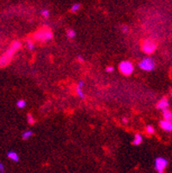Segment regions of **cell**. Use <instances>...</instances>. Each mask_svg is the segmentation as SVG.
Instances as JSON below:
<instances>
[{
	"instance_id": "obj_26",
	"label": "cell",
	"mask_w": 172,
	"mask_h": 173,
	"mask_svg": "<svg viewBox=\"0 0 172 173\" xmlns=\"http://www.w3.org/2000/svg\"><path fill=\"white\" fill-rule=\"evenodd\" d=\"M171 94H172V91H171Z\"/></svg>"
},
{
	"instance_id": "obj_8",
	"label": "cell",
	"mask_w": 172,
	"mask_h": 173,
	"mask_svg": "<svg viewBox=\"0 0 172 173\" xmlns=\"http://www.w3.org/2000/svg\"><path fill=\"white\" fill-rule=\"evenodd\" d=\"M169 106H170V102H169L167 97H165V96L163 97L162 99L159 100L158 103L157 104V108H158V109H161V110L168 108Z\"/></svg>"
},
{
	"instance_id": "obj_17",
	"label": "cell",
	"mask_w": 172,
	"mask_h": 173,
	"mask_svg": "<svg viewBox=\"0 0 172 173\" xmlns=\"http://www.w3.org/2000/svg\"><path fill=\"white\" fill-rule=\"evenodd\" d=\"M27 46H28V48H29V50L30 51H33L34 48V44L33 42V41H31V40H28L27 41Z\"/></svg>"
},
{
	"instance_id": "obj_7",
	"label": "cell",
	"mask_w": 172,
	"mask_h": 173,
	"mask_svg": "<svg viewBox=\"0 0 172 173\" xmlns=\"http://www.w3.org/2000/svg\"><path fill=\"white\" fill-rule=\"evenodd\" d=\"M160 128L166 132H171L172 131V121H166V120H162L159 122Z\"/></svg>"
},
{
	"instance_id": "obj_18",
	"label": "cell",
	"mask_w": 172,
	"mask_h": 173,
	"mask_svg": "<svg viewBox=\"0 0 172 173\" xmlns=\"http://www.w3.org/2000/svg\"><path fill=\"white\" fill-rule=\"evenodd\" d=\"M146 133H147V134H154L155 129H154V128H153L152 126L149 125V126H147V127H146Z\"/></svg>"
},
{
	"instance_id": "obj_9",
	"label": "cell",
	"mask_w": 172,
	"mask_h": 173,
	"mask_svg": "<svg viewBox=\"0 0 172 173\" xmlns=\"http://www.w3.org/2000/svg\"><path fill=\"white\" fill-rule=\"evenodd\" d=\"M163 117L164 120L166 121H172V112L169 110L168 108H165L163 110Z\"/></svg>"
},
{
	"instance_id": "obj_19",
	"label": "cell",
	"mask_w": 172,
	"mask_h": 173,
	"mask_svg": "<svg viewBox=\"0 0 172 173\" xmlns=\"http://www.w3.org/2000/svg\"><path fill=\"white\" fill-rule=\"evenodd\" d=\"M41 16H42L43 18H49V16H50V12H49V10H42L41 11Z\"/></svg>"
},
{
	"instance_id": "obj_15",
	"label": "cell",
	"mask_w": 172,
	"mask_h": 173,
	"mask_svg": "<svg viewBox=\"0 0 172 173\" xmlns=\"http://www.w3.org/2000/svg\"><path fill=\"white\" fill-rule=\"evenodd\" d=\"M66 35H67L68 38L72 39V38H74L76 36V32H75V30H73V29H69L66 32Z\"/></svg>"
},
{
	"instance_id": "obj_6",
	"label": "cell",
	"mask_w": 172,
	"mask_h": 173,
	"mask_svg": "<svg viewBox=\"0 0 172 173\" xmlns=\"http://www.w3.org/2000/svg\"><path fill=\"white\" fill-rule=\"evenodd\" d=\"M168 160L163 157H158L154 161V169L156 171L159 173L163 172L164 169L167 167Z\"/></svg>"
},
{
	"instance_id": "obj_21",
	"label": "cell",
	"mask_w": 172,
	"mask_h": 173,
	"mask_svg": "<svg viewBox=\"0 0 172 173\" xmlns=\"http://www.w3.org/2000/svg\"><path fill=\"white\" fill-rule=\"evenodd\" d=\"M106 72H107V73H112V72H114V67L111 66V65L107 66V68H106Z\"/></svg>"
},
{
	"instance_id": "obj_2",
	"label": "cell",
	"mask_w": 172,
	"mask_h": 173,
	"mask_svg": "<svg viewBox=\"0 0 172 173\" xmlns=\"http://www.w3.org/2000/svg\"><path fill=\"white\" fill-rule=\"evenodd\" d=\"M53 38L52 31L47 28H42L38 31H36L34 35V39L38 41H48Z\"/></svg>"
},
{
	"instance_id": "obj_10",
	"label": "cell",
	"mask_w": 172,
	"mask_h": 173,
	"mask_svg": "<svg viewBox=\"0 0 172 173\" xmlns=\"http://www.w3.org/2000/svg\"><path fill=\"white\" fill-rule=\"evenodd\" d=\"M7 156H8V158L10 159L13 160L14 162H18L19 159H19V155L17 154L16 151H9L8 153H7Z\"/></svg>"
},
{
	"instance_id": "obj_12",
	"label": "cell",
	"mask_w": 172,
	"mask_h": 173,
	"mask_svg": "<svg viewBox=\"0 0 172 173\" xmlns=\"http://www.w3.org/2000/svg\"><path fill=\"white\" fill-rule=\"evenodd\" d=\"M32 135H33V132L30 131V130H27V131H24V132L22 133V140H29Z\"/></svg>"
},
{
	"instance_id": "obj_25",
	"label": "cell",
	"mask_w": 172,
	"mask_h": 173,
	"mask_svg": "<svg viewBox=\"0 0 172 173\" xmlns=\"http://www.w3.org/2000/svg\"><path fill=\"white\" fill-rule=\"evenodd\" d=\"M122 121H123L124 123H127V122H128V119H127V117H123V120H122Z\"/></svg>"
},
{
	"instance_id": "obj_11",
	"label": "cell",
	"mask_w": 172,
	"mask_h": 173,
	"mask_svg": "<svg viewBox=\"0 0 172 173\" xmlns=\"http://www.w3.org/2000/svg\"><path fill=\"white\" fill-rule=\"evenodd\" d=\"M142 140H143V137H142L141 134H136L135 136H134V139H133V144L135 145V146H139V145H140L142 143Z\"/></svg>"
},
{
	"instance_id": "obj_5",
	"label": "cell",
	"mask_w": 172,
	"mask_h": 173,
	"mask_svg": "<svg viewBox=\"0 0 172 173\" xmlns=\"http://www.w3.org/2000/svg\"><path fill=\"white\" fill-rule=\"evenodd\" d=\"M142 51L146 54H151L157 49V44L151 40H146L142 44Z\"/></svg>"
},
{
	"instance_id": "obj_23",
	"label": "cell",
	"mask_w": 172,
	"mask_h": 173,
	"mask_svg": "<svg viewBox=\"0 0 172 173\" xmlns=\"http://www.w3.org/2000/svg\"><path fill=\"white\" fill-rule=\"evenodd\" d=\"M122 31L124 32L125 34H127V33L128 32V27L126 26V25H124V26L122 27Z\"/></svg>"
},
{
	"instance_id": "obj_14",
	"label": "cell",
	"mask_w": 172,
	"mask_h": 173,
	"mask_svg": "<svg viewBox=\"0 0 172 173\" xmlns=\"http://www.w3.org/2000/svg\"><path fill=\"white\" fill-rule=\"evenodd\" d=\"M17 108H25L26 101H24V100H22V99L18 100V101L17 102Z\"/></svg>"
},
{
	"instance_id": "obj_13",
	"label": "cell",
	"mask_w": 172,
	"mask_h": 173,
	"mask_svg": "<svg viewBox=\"0 0 172 173\" xmlns=\"http://www.w3.org/2000/svg\"><path fill=\"white\" fill-rule=\"evenodd\" d=\"M82 89H83L82 87L78 86V85H77V88H76V91H77V94L79 97H81V98H84V97H85V95H84V93L83 92V90H82Z\"/></svg>"
},
{
	"instance_id": "obj_16",
	"label": "cell",
	"mask_w": 172,
	"mask_h": 173,
	"mask_svg": "<svg viewBox=\"0 0 172 173\" xmlns=\"http://www.w3.org/2000/svg\"><path fill=\"white\" fill-rule=\"evenodd\" d=\"M80 8H81V5H80V4H74V5H72V7H71V10H72V12H77V10H79Z\"/></svg>"
},
{
	"instance_id": "obj_1",
	"label": "cell",
	"mask_w": 172,
	"mask_h": 173,
	"mask_svg": "<svg viewBox=\"0 0 172 173\" xmlns=\"http://www.w3.org/2000/svg\"><path fill=\"white\" fill-rule=\"evenodd\" d=\"M20 48H21V42L20 41H13L12 44L10 45V47L7 49V51L0 57V68L4 67L8 64L9 62L10 61V60L12 59L15 53L17 52Z\"/></svg>"
},
{
	"instance_id": "obj_4",
	"label": "cell",
	"mask_w": 172,
	"mask_h": 173,
	"mask_svg": "<svg viewBox=\"0 0 172 173\" xmlns=\"http://www.w3.org/2000/svg\"><path fill=\"white\" fill-rule=\"evenodd\" d=\"M133 65L130 62V61H125L120 62V65H119V70L121 73L125 75V76H128L130 74L133 73Z\"/></svg>"
},
{
	"instance_id": "obj_22",
	"label": "cell",
	"mask_w": 172,
	"mask_h": 173,
	"mask_svg": "<svg viewBox=\"0 0 172 173\" xmlns=\"http://www.w3.org/2000/svg\"><path fill=\"white\" fill-rule=\"evenodd\" d=\"M4 171H5V169H4V164L0 162V171H1V172H4Z\"/></svg>"
},
{
	"instance_id": "obj_24",
	"label": "cell",
	"mask_w": 172,
	"mask_h": 173,
	"mask_svg": "<svg viewBox=\"0 0 172 173\" xmlns=\"http://www.w3.org/2000/svg\"><path fill=\"white\" fill-rule=\"evenodd\" d=\"M77 61H79L80 63H83L84 62V58H83V56H81V55H79V56H77Z\"/></svg>"
},
{
	"instance_id": "obj_20",
	"label": "cell",
	"mask_w": 172,
	"mask_h": 173,
	"mask_svg": "<svg viewBox=\"0 0 172 173\" xmlns=\"http://www.w3.org/2000/svg\"><path fill=\"white\" fill-rule=\"evenodd\" d=\"M27 119H28V122L29 123V124H34V116L31 115V114H28V116H27Z\"/></svg>"
},
{
	"instance_id": "obj_3",
	"label": "cell",
	"mask_w": 172,
	"mask_h": 173,
	"mask_svg": "<svg viewBox=\"0 0 172 173\" xmlns=\"http://www.w3.org/2000/svg\"><path fill=\"white\" fill-rule=\"evenodd\" d=\"M139 66L143 71L150 72L155 68V62L150 57H146L139 63Z\"/></svg>"
}]
</instances>
